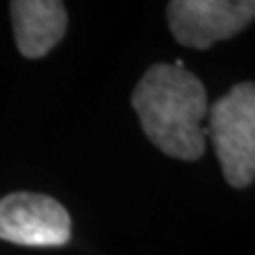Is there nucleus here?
I'll list each match as a JSON object with an SVG mask.
<instances>
[{"label":"nucleus","mask_w":255,"mask_h":255,"mask_svg":"<svg viewBox=\"0 0 255 255\" xmlns=\"http://www.w3.org/2000/svg\"><path fill=\"white\" fill-rule=\"evenodd\" d=\"M130 104L146 136L164 155L197 161L204 153V128L208 114L206 89L187 68L153 64L140 78Z\"/></svg>","instance_id":"f257e3e1"},{"label":"nucleus","mask_w":255,"mask_h":255,"mask_svg":"<svg viewBox=\"0 0 255 255\" xmlns=\"http://www.w3.org/2000/svg\"><path fill=\"white\" fill-rule=\"evenodd\" d=\"M206 136L229 185L244 189L255 178V85L244 82L212 104Z\"/></svg>","instance_id":"f03ea898"},{"label":"nucleus","mask_w":255,"mask_h":255,"mask_svg":"<svg viewBox=\"0 0 255 255\" xmlns=\"http://www.w3.org/2000/svg\"><path fill=\"white\" fill-rule=\"evenodd\" d=\"M252 0H172L166 8L168 28L178 44L208 49L229 40L254 21Z\"/></svg>","instance_id":"7ed1b4c3"},{"label":"nucleus","mask_w":255,"mask_h":255,"mask_svg":"<svg viewBox=\"0 0 255 255\" xmlns=\"http://www.w3.org/2000/svg\"><path fill=\"white\" fill-rule=\"evenodd\" d=\"M0 240L28 248H59L70 240V216L42 193H11L0 199Z\"/></svg>","instance_id":"20e7f679"},{"label":"nucleus","mask_w":255,"mask_h":255,"mask_svg":"<svg viewBox=\"0 0 255 255\" xmlns=\"http://www.w3.org/2000/svg\"><path fill=\"white\" fill-rule=\"evenodd\" d=\"M9 11L17 49L27 59L47 55L66 32V8L59 0H13Z\"/></svg>","instance_id":"39448f33"}]
</instances>
